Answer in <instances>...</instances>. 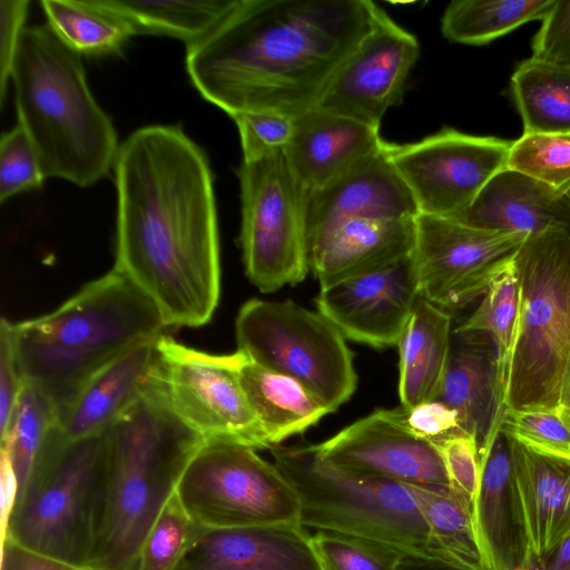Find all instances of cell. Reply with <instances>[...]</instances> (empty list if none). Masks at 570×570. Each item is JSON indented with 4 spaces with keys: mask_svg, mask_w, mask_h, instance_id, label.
I'll return each instance as SVG.
<instances>
[{
    "mask_svg": "<svg viewBox=\"0 0 570 570\" xmlns=\"http://www.w3.org/2000/svg\"><path fill=\"white\" fill-rule=\"evenodd\" d=\"M530 570H570V533Z\"/></svg>",
    "mask_w": 570,
    "mask_h": 570,
    "instance_id": "48",
    "label": "cell"
},
{
    "mask_svg": "<svg viewBox=\"0 0 570 570\" xmlns=\"http://www.w3.org/2000/svg\"><path fill=\"white\" fill-rule=\"evenodd\" d=\"M528 236L419 213L411 253L419 294L446 311L463 308L511 266Z\"/></svg>",
    "mask_w": 570,
    "mask_h": 570,
    "instance_id": "13",
    "label": "cell"
},
{
    "mask_svg": "<svg viewBox=\"0 0 570 570\" xmlns=\"http://www.w3.org/2000/svg\"><path fill=\"white\" fill-rule=\"evenodd\" d=\"M104 501L102 434L70 441L55 426L2 522V538L88 568Z\"/></svg>",
    "mask_w": 570,
    "mask_h": 570,
    "instance_id": "6",
    "label": "cell"
},
{
    "mask_svg": "<svg viewBox=\"0 0 570 570\" xmlns=\"http://www.w3.org/2000/svg\"><path fill=\"white\" fill-rule=\"evenodd\" d=\"M238 373L246 397L271 448L305 432L331 413L299 382L255 363L244 353Z\"/></svg>",
    "mask_w": 570,
    "mask_h": 570,
    "instance_id": "28",
    "label": "cell"
},
{
    "mask_svg": "<svg viewBox=\"0 0 570 570\" xmlns=\"http://www.w3.org/2000/svg\"><path fill=\"white\" fill-rule=\"evenodd\" d=\"M453 218L473 227L504 233L554 232L570 236V198L534 178L505 168Z\"/></svg>",
    "mask_w": 570,
    "mask_h": 570,
    "instance_id": "23",
    "label": "cell"
},
{
    "mask_svg": "<svg viewBox=\"0 0 570 570\" xmlns=\"http://www.w3.org/2000/svg\"><path fill=\"white\" fill-rule=\"evenodd\" d=\"M46 179L35 149L17 124L0 139V202L24 190L39 188Z\"/></svg>",
    "mask_w": 570,
    "mask_h": 570,
    "instance_id": "39",
    "label": "cell"
},
{
    "mask_svg": "<svg viewBox=\"0 0 570 570\" xmlns=\"http://www.w3.org/2000/svg\"><path fill=\"white\" fill-rule=\"evenodd\" d=\"M507 168L566 193L570 189V134H522L511 144Z\"/></svg>",
    "mask_w": 570,
    "mask_h": 570,
    "instance_id": "36",
    "label": "cell"
},
{
    "mask_svg": "<svg viewBox=\"0 0 570 570\" xmlns=\"http://www.w3.org/2000/svg\"><path fill=\"white\" fill-rule=\"evenodd\" d=\"M416 204L383 146L328 184L307 191L309 258L338 227L355 219L414 218Z\"/></svg>",
    "mask_w": 570,
    "mask_h": 570,
    "instance_id": "19",
    "label": "cell"
},
{
    "mask_svg": "<svg viewBox=\"0 0 570 570\" xmlns=\"http://www.w3.org/2000/svg\"><path fill=\"white\" fill-rule=\"evenodd\" d=\"M556 0H454L441 18V31L450 41L480 46L523 23L543 20Z\"/></svg>",
    "mask_w": 570,
    "mask_h": 570,
    "instance_id": "33",
    "label": "cell"
},
{
    "mask_svg": "<svg viewBox=\"0 0 570 570\" xmlns=\"http://www.w3.org/2000/svg\"><path fill=\"white\" fill-rule=\"evenodd\" d=\"M532 58L570 67V0H556L532 41Z\"/></svg>",
    "mask_w": 570,
    "mask_h": 570,
    "instance_id": "44",
    "label": "cell"
},
{
    "mask_svg": "<svg viewBox=\"0 0 570 570\" xmlns=\"http://www.w3.org/2000/svg\"><path fill=\"white\" fill-rule=\"evenodd\" d=\"M446 471L450 487L473 502L479 480V445L464 432L454 433L436 443Z\"/></svg>",
    "mask_w": 570,
    "mask_h": 570,
    "instance_id": "42",
    "label": "cell"
},
{
    "mask_svg": "<svg viewBox=\"0 0 570 570\" xmlns=\"http://www.w3.org/2000/svg\"><path fill=\"white\" fill-rule=\"evenodd\" d=\"M500 428L528 443L570 455V433L557 410L502 409Z\"/></svg>",
    "mask_w": 570,
    "mask_h": 570,
    "instance_id": "40",
    "label": "cell"
},
{
    "mask_svg": "<svg viewBox=\"0 0 570 570\" xmlns=\"http://www.w3.org/2000/svg\"><path fill=\"white\" fill-rule=\"evenodd\" d=\"M132 26L136 35L175 37L193 45L208 35L237 0H105Z\"/></svg>",
    "mask_w": 570,
    "mask_h": 570,
    "instance_id": "32",
    "label": "cell"
},
{
    "mask_svg": "<svg viewBox=\"0 0 570 570\" xmlns=\"http://www.w3.org/2000/svg\"><path fill=\"white\" fill-rule=\"evenodd\" d=\"M114 269L158 308L166 327H199L220 296L219 238L207 157L179 127L128 136L115 161Z\"/></svg>",
    "mask_w": 570,
    "mask_h": 570,
    "instance_id": "1",
    "label": "cell"
},
{
    "mask_svg": "<svg viewBox=\"0 0 570 570\" xmlns=\"http://www.w3.org/2000/svg\"><path fill=\"white\" fill-rule=\"evenodd\" d=\"M452 316L419 295L397 342L401 404L413 406L434 400L448 365Z\"/></svg>",
    "mask_w": 570,
    "mask_h": 570,
    "instance_id": "27",
    "label": "cell"
},
{
    "mask_svg": "<svg viewBox=\"0 0 570 570\" xmlns=\"http://www.w3.org/2000/svg\"><path fill=\"white\" fill-rule=\"evenodd\" d=\"M507 434L535 563L570 533V455Z\"/></svg>",
    "mask_w": 570,
    "mask_h": 570,
    "instance_id": "24",
    "label": "cell"
},
{
    "mask_svg": "<svg viewBox=\"0 0 570 570\" xmlns=\"http://www.w3.org/2000/svg\"><path fill=\"white\" fill-rule=\"evenodd\" d=\"M243 159H253L285 150L294 132V118L273 111H246L234 115Z\"/></svg>",
    "mask_w": 570,
    "mask_h": 570,
    "instance_id": "41",
    "label": "cell"
},
{
    "mask_svg": "<svg viewBox=\"0 0 570 570\" xmlns=\"http://www.w3.org/2000/svg\"><path fill=\"white\" fill-rule=\"evenodd\" d=\"M384 144L380 128L315 107L294 119L284 150L307 191L340 177Z\"/></svg>",
    "mask_w": 570,
    "mask_h": 570,
    "instance_id": "22",
    "label": "cell"
},
{
    "mask_svg": "<svg viewBox=\"0 0 570 570\" xmlns=\"http://www.w3.org/2000/svg\"><path fill=\"white\" fill-rule=\"evenodd\" d=\"M174 570H323L305 528L265 524L196 527Z\"/></svg>",
    "mask_w": 570,
    "mask_h": 570,
    "instance_id": "20",
    "label": "cell"
},
{
    "mask_svg": "<svg viewBox=\"0 0 570 570\" xmlns=\"http://www.w3.org/2000/svg\"><path fill=\"white\" fill-rule=\"evenodd\" d=\"M24 386L14 348L12 322L2 317L0 323V435L8 429Z\"/></svg>",
    "mask_w": 570,
    "mask_h": 570,
    "instance_id": "45",
    "label": "cell"
},
{
    "mask_svg": "<svg viewBox=\"0 0 570 570\" xmlns=\"http://www.w3.org/2000/svg\"><path fill=\"white\" fill-rule=\"evenodd\" d=\"M455 411L460 430L479 450L503 409L494 347L480 333L452 332L444 377L435 397Z\"/></svg>",
    "mask_w": 570,
    "mask_h": 570,
    "instance_id": "25",
    "label": "cell"
},
{
    "mask_svg": "<svg viewBox=\"0 0 570 570\" xmlns=\"http://www.w3.org/2000/svg\"><path fill=\"white\" fill-rule=\"evenodd\" d=\"M396 570H472L438 558L403 554Z\"/></svg>",
    "mask_w": 570,
    "mask_h": 570,
    "instance_id": "49",
    "label": "cell"
},
{
    "mask_svg": "<svg viewBox=\"0 0 570 570\" xmlns=\"http://www.w3.org/2000/svg\"><path fill=\"white\" fill-rule=\"evenodd\" d=\"M371 0H237L204 38L187 46L200 95L230 117L315 108L348 53L370 30Z\"/></svg>",
    "mask_w": 570,
    "mask_h": 570,
    "instance_id": "2",
    "label": "cell"
},
{
    "mask_svg": "<svg viewBox=\"0 0 570 570\" xmlns=\"http://www.w3.org/2000/svg\"><path fill=\"white\" fill-rule=\"evenodd\" d=\"M159 337L125 352L82 385L58 412L56 426L63 438L104 434L142 395L158 364Z\"/></svg>",
    "mask_w": 570,
    "mask_h": 570,
    "instance_id": "21",
    "label": "cell"
},
{
    "mask_svg": "<svg viewBox=\"0 0 570 570\" xmlns=\"http://www.w3.org/2000/svg\"><path fill=\"white\" fill-rule=\"evenodd\" d=\"M28 1H0V99L3 101L8 79L11 77L13 61L19 48L24 21L28 13Z\"/></svg>",
    "mask_w": 570,
    "mask_h": 570,
    "instance_id": "46",
    "label": "cell"
},
{
    "mask_svg": "<svg viewBox=\"0 0 570 570\" xmlns=\"http://www.w3.org/2000/svg\"><path fill=\"white\" fill-rule=\"evenodd\" d=\"M273 462L294 488L304 528L348 534L403 554L441 559L405 483L334 465L316 444L275 445Z\"/></svg>",
    "mask_w": 570,
    "mask_h": 570,
    "instance_id": "7",
    "label": "cell"
},
{
    "mask_svg": "<svg viewBox=\"0 0 570 570\" xmlns=\"http://www.w3.org/2000/svg\"><path fill=\"white\" fill-rule=\"evenodd\" d=\"M405 484L429 527L440 558L472 570H484L474 532L472 503L451 487Z\"/></svg>",
    "mask_w": 570,
    "mask_h": 570,
    "instance_id": "31",
    "label": "cell"
},
{
    "mask_svg": "<svg viewBox=\"0 0 570 570\" xmlns=\"http://www.w3.org/2000/svg\"><path fill=\"white\" fill-rule=\"evenodd\" d=\"M557 413L570 433V355L562 375Z\"/></svg>",
    "mask_w": 570,
    "mask_h": 570,
    "instance_id": "50",
    "label": "cell"
},
{
    "mask_svg": "<svg viewBox=\"0 0 570 570\" xmlns=\"http://www.w3.org/2000/svg\"><path fill=\"white\" fill-rule=\"evenodd\" d=\"M570 198V189L564 193Z\"/></svg>",
    "mask_w": 570,
    "mask_h": 570,
    "instance_id": "51",
    "label": "cell"
},
{
    "mask_svg": "<svg viewBox=\"0 0 570 570\" xmlns=\"http://www.w3.org/2000/svg\"><path fill=\"white\" fill-rule=\"evenodd\" d=\"M176 493L198 527L299 524L294 488L274 462L250 446L205 442L186 466Z\"/></svg>",
    "mask_w": 570,
    "mask_h": 570,
    "instance_id": "11",
    "label": "cell"
},
{
    "mask_svg": "<svg viewBox=\"0 0 570 570\" xmlns=\"http://www.w3.org/2000/svg\"><path fill=\"white\" fill-rule=\"evenodd\" d=\"M519 306V278L512 263L489 286L474 312L453 328L456 333H480L490 338L503 397L515 342Z\"/></svg>",
    "mask_w": 570,
    "mask_h": 570,
    "instance_id": "34",
    "label": "cell"
},
{
    "mask_svg": "<svg viewBox=\"0 0 570 570\" xmlns=\"http://www.w3.org/2000/svg\"><path fill=\"white\" fill-rule=\"evenodd\" d=\"M58 410L40 391L24 386L6 432L0 435L1 453L12 466L17 493L23 487L47 440L57 424Z\"/></svg>",
    "mask_w": 570,
    "mask_h": 570,
    "instance_id": "35",
    "label": "cell"
},
{
    "mask_svg": "<svg viewBox=\"0 0 570 570\" xmlns=\"http://www.w3.org/2000/svg\"><path fill=\"white\" fill-rule=\"evenodd\" d=\"M18 124L46 178L89 187L115 166V127L87 85L81 55L47 26L22 32L11 77Z\"/></svg>",
    "mask_w": 570,
    "mask_h": 570,
    "instance_id": "5",
    "label": "cell"
},
{
    "mask_svg": "<svg viewBox=\"0 0 570 570\" xmlns=\"http://www.w3.org/2000/svg\"><path fill=\"white\" fill-rule=\"evenodd\" d=\"M40 4L51 30L79 55L116 53L136 35L105 0H42Z\"/></svg>",
    "mask_w": 570,
    "mask_h": 570,
    "instance_id": "30",
    "label": "cell"
},
{
    "mask_svg": "<svg viewBox=\"0 0 570 570\" xmlns=\"http://www.w3.org/2000/svg\"><path fill=\"white\" fill-rule=\"evenodd\" d=\"M1 570H92L36 551L2 538Z\"/></svg>",
    "mask_w": 570,
    "mask_h": 570,
    "instance_id": "47",
    "label": "cell"
},
{
    "mask_svg": "<svg viewBox=\"0 0 570 570\" xmlns=\"http://www.w3.org/2000/svg\"><path fill=\"white\" fill-rule=\"evenodd\" d=\"M157 381L173 410L206 442L271 449L239 380L242 353L215 355L163 334Z\"/></svg>",
    "mask_w": 570,
    "mask_h": 570,
    "instance_id": "12",
    "label": "cell"
},
{
    "mask_svg": "<svg viewBox=\"0 0 570 570\" xmlns=\"http://www.w3.org/2000/svg\"><path fill=\"white\" fill-rule=\"evenodd\" d=\"M501 415V414H500ZM495 421L479 450L472 518L484 570H530L534 563L508 434Z\"/></svg>",
    "mask_w": 570,
    "mask_h": 570,
    "instance_id": "17",
    "label": "cell"
},
{
    "mask_svg": "<svg viewBox=\"0 0 570 570\" xmlns=\"http://www.w3.org/2000/svg\"><path fill=\"white\" fill-rule=\"evenodd\" d=\"M313 547L323 570H396L403 553L362 538L317 530Z\"/></svg>",
    "mask_w": 570,
    "mask_h": 570,
    "instance_id": "38",
    "label": "cell"
},
{
    "mask_svg": "<svg viewBox=\"0 0 570 570\" xmlns=\"http://www.w3.org/2000/svg\"><path fill=\"white\" fill-rule=\"evenodd\" d=\"M511 90L523 134H570V67L531 57L514 70Z\"/></svg>",
    "mask_w": 570,
    "mask_h": 570,
    "instance_id": "29",
    "label": "cell"
},
{
    "mask_svg": "<svg viewBox=\"0 0 570 570\" xmlns=\"http://www.w3.org/2000/svg\"><path fill=\"white\" fill-rule=\"evenodd\" d=\"M334 465L401 483L450 487L436 444L424 440L393 415L377 410L316 444Z\"/></svg>",
    "mask_w": 570,
    "mask_h": 570,
    "instance_id": "16",
    "label": "cell"
},
{
    "mask_svg": "<svg viewBox=\"0 0 570 570\" xmlns=\"http://www.w3.org/2000/svg\"><path fill=\"white\" fill-rule=\"evenodd\" d=\"M419 295L410 255L384 269L321 288L316 305L345 338L383 348L397 345Z\"/></svg>",
    "mask_w": 570,
    "mask_h": 570,
    "instance_id": "18",
    "label": "cell"
},
{
    "mask_svg": "<svg viewBox=\"0 0 570 570\" xmlns=\"http://www.w3.org/2000/svg\"><path fill=\"white\" fill-rule=\"evenodd\" d=\"M239 243L245 273L262 293L302 282L311 271L307 190L284 150L243 159Z\"/></svg>",
    "mask_w": 570,
    "mask_h": 570,
    "instance_id": "10",
    "label": "cell"
},
{
    "mask_svg": "<svg viewBox=\"0 0 570 570\" xmlns=\"http://www.w3.org/2000/svg\"><path fill=\"white\" fill-rule=\"evenodd\" d=\"M392 413L412 433L434 444L462 432L455 411L436 399L413 406L401 404Z\"/></svg>",
    "mask_w": 570,
    "mask_h": 570,
    "instance_id": "43",
    "label": "cell"
},
{
    "mask_svg": "<svg viewBox=\"0 0 570 570\" xmlns=\"http://www.w3.org/2000/svg\"><path fill=\"white\" fill-rule=\"evenodd\" d=\"M511 144L444 128L415 142H386V149L419 213L453 218L507 168Z\"/></svg>",
    "mask_w": 570,
    "mask_h": 570,
    "instance_id": "14",
    "label": "cell"
},
{
    "mask_svg": "<svg viewBox=\"0 0 570 570\" xmlns=\"http://www.w3.org/2000/svg\"><path fill=\"white\" fill-rule=\"evenodd\" d=\"M414 218L355 219L338 227L311 256V271L321 288L407 258L414 244Z\"/></svg>",
    "mask_w": 570,
    "mask_h": 570,
    "instance_id": "26",
    "label": "cell"
},
{
    "mask_svg": "<svg viewBox=\"0 0 570 570\" xmlns=\"http://www.w3.org/2000/svg\"><path fill=\"white\" fill-rule=\"evenodd\" d=\"M420 55L416 37L379 7L373 24L332 76L316 107L380 128L402 102Z\"/></svg>",
    "mask_w": 570,
    "mask_h": 570,
    "instance_id": "15",
    "label": "cell"
},
{
    "mask_svg": "<svg viewBox=\"0 0 570 570\" xmlns=\"http://www.w3.org/2000/svg\"><path fill=\"white\" fill-rule=\"evenodd\" d=\"M196 527L175 492L144 540L138 570H174Z\"/></svg>",
    "mask_w": 570,
    "mask_h": 570,
    "instance_id": "37",
    "label": "cell"
},
{
    "mask_svg": "<svg viewBox=\"0 0 570 570\" xmlns=\"http://www.w3.org/2000/svg\"><path fill=\"white\" fill-rule=\"evenodd\" d=\"M165 328L153 301L114 268L55 311L12 323L24 383L58 412L99 370Z\"/></svg>",
    "mask_w": 570,
    "mask_h": 570,
    "instance_id": "4",
    "label": "cell"
},
{
    "mask_svg": "<svg viewBox=\"0 0 570 570\" xmlns=\"http://www.w3.org/2000/svg\"><path fill=\"white\" fill-rule=\"evenodd\" d=\"M235 333L238 351L299 382L331 413L356 390L353 353L320 312L288 299L252 298L238 311Z\"/></svg>",
    "mask_w": 570,
    "mask_h": 570,
    "instance_id": "9",
    "label": "cell"
},
{
    "mask_svg": "<svg viewBox=\"0 0 570 570\" xmlns=\"http://www.w3.org/2000/svg\"><path fill=\"white\" fill-rule=\"evenodd\" d=\"M513 264L520 306L503 406L556 410L570 355V236L529 235Z\"/></svg>",
    "mask_w": 570,
    "mask_h": 570,
    "instance_id": "8",
    "label": "cell"
},
{
    "mask_svg": "<svg viewBox=\"0 0 570 570\" xmlns=\"http://www.w3.org/2000/svg\"><path fill=\"white\" fill-rule=\"evenodd\" d=\"M102 440L105 501L88 568L138 570L149 529L206 440L173 410L156 372Z\"/></svg>",
    "mask_w": 570,
    "mask_h": 570,
    "instance_id": "3",
    "label": "cell"
}]
</instances>
